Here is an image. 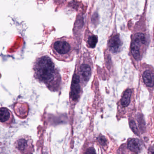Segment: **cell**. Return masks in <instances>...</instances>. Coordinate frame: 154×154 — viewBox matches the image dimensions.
<instances>
[{"label": "cell", "instance_id": "obj_1", "mask_svg": "<svg viewBox=\"0 0 154 154\" xmlns=\"http://www.w3.org/2000/svg\"><path fill=\"white\" fill-rule=\"evenodd\" d=\"M33 72L34 78L50 90L58 92L61 88V80L58 69L52 60L46 53L37 56L34 61Z\"/></svg>", "mask_w": 154, "mask_h": 154}, {"label": "cell", "instance_id": "obj_2", "mask_svg": "<svg viewBox=\"0 0 154 154\" xmlns=\"http://www.w3.org/2000/svg\"><path fill=\"white\" fill-rule=\"evenodd\" d=\"M49 50V53L56 59L70 62L76 53V43L71 37L63 36L56 38L52 42Z\"/></svg>", "mask_w": 154, "mask_h": 154}, {"label": "cell", "instance_id": "obj_3", "mask_svg": "<svg viewBox=\"0 0 154 154\" xmlns=\"http://www.w3.org/2000/svg\"><path fill=\"white\" fill-rule=\"evenodd\" d=\"M13 150L16 154H33V140L28 135L19 136L14 142Z\"/></svg>", "mask_w": 154, "mask_h": 154}, {"label": "cell", "instance_id": "obj_4", "mask_svg": "<svg viewBox=\"0 0 154 154\" xmlns=\"http://www.w3.org/2000/svg\"><path fill=\"white\" fill-rule=\"evenodd\" d=\"M75 72L79 76L82 84L84 86L90 80L92 74L90 59L85 55V53L83 54L77 63Z\"/></svg>", "mask_w": 154, "mask_h": 154}, {"label": "cell", "instance_id": "obj_5", "mask_svg": "<svg viewBox=\"0 0 154 154\" xmlns=\"http://www.w3.org/2000/svg\"><path fill=\"white\" fill-rule=\"evenodd\" d=\"M83 85L82 84L80 77L75 72L72 79L71 89L69 93V98L71 104L75 105L78 102L82 94V89Z\"/></svg>", "mask_w": 154, "mask_h": 154}, {"label": "cell", "instance_id": "obj_6", "mask_svg": "<svg viewBox=\"0 0 154 154\" xmlns=\"http://www.w3.org/2000/svg\"><path fill=\"white\" fill-rule=\"evenodd\" d=\"M0 117L1 123L7 127L10 126L13 122V115L9 109L6 108H1L0 112Z\"/></svg>", "mask_w": 154, "mask_h": 154}, {"label": "cell", "instance_id": "obj_7", "mask_svg": "<svg viewBox=\"0 0 154 154\" xmlns=\"http://www.w3.org/2000/svg\"><path fill=\"white\" fill-rule=\"evenodd\" d=\"M122 45V42L120 39V36L116 35L113 36L109 40L108 42V47L109 50L113 53H117L121 49Z\"/></svg>", "mask_w": 154, "mask_h": 154}, {"label": "cell", "instance_id": "obj_8", "mask_svg": "<svg viewBox=\"0 0 154 154\" xmlns=\"http://www.w3.org/2000/svg\"><path fill=\"white\" fill-rule=\"evenodd\" d=\"M141 44L142 43L139 41L135 39L132 44L131 50L132 56L137 60H138L140 57V47Z\"/></svg>", "mask_w": 154, "mask_h": 154}, {"label": "cell", "instance_id": "obj_9", "mask_svg": "<svg viewBox=\"0 0 154 154\" xmlns=\"http://www.w3.org/2000/svg\"><path fill=\"white\" fill-rule=\"evenodd\" d=\"M128 148L131 151L138 153L141 150V145L138 140L133 139L129 141L128 143Z\"/></svg>", "mask_w": 154, "mask_h": 154}, {"label": "cell", "instance_id": "obj_10", "mask_svg": "<svg viewBox=\"0 0 154 154\" xmlns=\"http://www.w3.org/2000/svg\"><path fill=\"white\" fill-rule=\"evenodd\" d=\"M143 80L145 84L149 87H152L154 85V80L150 71H145L143 74Z\"/></svg>", "mask_w": 154, "mask_h": 154}, {"label": "cell", "instance_id": "obj_11", "mask_svg": "<svg viewBox=\"0 0 154 154\" xmlns=\"http://www.w3.org/2000/svg\"><path fill=\"white\" fill-rule=\"evenodd\" d=\"M84 41L87 43V46L88 48H95L98 42V37L94 34L87 35V36H84Z\"/></svg>", "mask_w": 154, "mask_h": 154}, {"label": "cell", "instance_id": "obj_12", "mask_svg": "<svg viewBox=\"0 0 154 154\" xmlns=\"http://www.w3.org/2000/svg\"><path fill=\"white\" fill-rule=\"evenodd\" d=\"M132 92V91L131 89H128L125 91L121 99V105L123 107H126L129 105Z\"/></svg>", "mask_w": 154, "mask_h": 154}, {"label": "cell", "instance_id": "obj_13", "mask_svg": "<svg viewBox=\"0 0 154 154\" xmlns=\"http://www.w3.org/2000/svg\"><path fill=\"white\" fill-rule=\"evenodd\" d=\"M81 154H96L95 148L92 146H84Z\"/></svg>", "mask_w": 154, "mask_h": 154}, {"label": "cell", "instance_id": "obj_14", "mask_svg": "<svg viewBox=\"0 0 154 154\" xmlns=\"http://www.w3.org/2000/svg\"><path fill=\"white\" fill-rule=\"evenodd\" d=\"M130 127L131 129L132 130L136 135L139 136V131L138 129V127L136 125V123L134 121H131L129 123Z\"/></svg>", "mask_w": 154, "mask_h": 154}, {"label": "cell", "instance_id": "obj_15", "mask_svg": "<svg viewBox=\"0 0 154 154\" xmlns=\"http://www.w3.org/2000/svg\"><path fill=\"white\" fill-rule=\"evenodd\" d=\"M134 39L139 41L142 44H145L146 42V37L145 35L142 33H138L136 34Z\"/></svg>", "mask_w": 154, "mask_h": 154}, {"label": "cell", "instance_id": "obj_16", "mask_svg": "<svg viewBox=\"0 0 154 154\" xmlns=\"http://www.w3.org/2000/svg\"><path fill=\"white\" fill-rule=\"evenodd\" d=\"M138 122L139 126L142 130L143 129H145V123L144 122V119L142 117V115H139V117H138Z\"/></svg>", "mask_w": 154, "mask_h": 154}, {"label": "cell", "instance_id": "obj_17", "mask_svg": "<svg viewBox=\"0 0 154 154\" xmlns=\"http://www.w3.org/2000/svg\"><path fill=\"white\" fill-rule=\"evenodd\" d=\"M98 141L99 142L102 146H105L106 145L107 140L105 137L103 136H100L98 138Z\"/></svg>", "mask_w": 154, "mask_h": 154}, {"label": "cell", "instance_id": "obj_18", "mask_svg": "<svg viewBox=\"0 0 154 154\" xmlns=\"http://www.w3.org/2000/svg\"><path fill=\"white\" fill-rule=\"evenodd\" d=\"M152 154H154V152H153V153H152Z\"/></svg>", "mask_w": 154, "mask_h": 154}]
</instances>
